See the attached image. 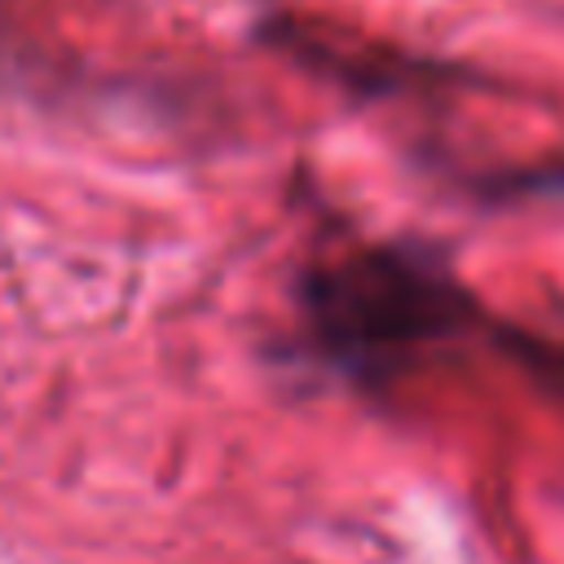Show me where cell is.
<instances>
[{
	"label": "cell",
	"mask_w": 564,
	"mask_h": 564,
	"mask_svg": "<svg viewBox=\"0 0 564 564\" xmlns=\"http://www.w3.org/2000/svg\"><path fill=\"white\" fill-rule=\"evenodd\" d=\"M463 300L419 256L361 251L322 269L308 286V317L326 352L348 366H388L392 357L449 335Z\"/></svg>",
	"instance_id": "cell-1"
}]
</instances>
